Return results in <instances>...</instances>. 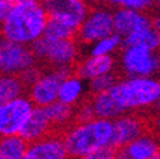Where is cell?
Segmentation results:
<instances>
[{
	"mask_svg": "<svg viewBox=\"0 0 160 159\" xmlns=\"http://www.w3.org/2000/svg\"><path fill=\"white\" fill-rule=\"evenodd\" d=\"M94 116L114 120L132 110H160V77H126L90 100Z\"/></svg>",
	"mask_w": 160,
	"mask_h": 159,
	"instance_id": "cell-1",
	"label": "cell"
},
{
	"mask_svg": "<svg viewBox=\"0 0 160 159\" xmlns=\"http://www.w3.org/2000/svg\"><path fill=\"white\" fill-rule=\"evenodd\" d=\"M49 14L43 3L36 0H14L9 14L0 26L3 39L32 46L44 36Z\"/></svg>",
	"mask_w": 160,
	"mask_h": 159,
	"instance_id": "cell-2",
	"label": "cell"
},
{
	"mask_svg": "<svg viewBox=\"0 0 160 159\" xmlns=\"http://www.w3.org/2000/svg\"><path fill=\"white\" fill-rule=\"evenodd\" d=\"M63 140L69 158L83 159L99 149L113 148V122L99 118L76 122L64 130Z\"/></svg>",
	"mask_w": 160,
	"mask_h": 159,
	"instance_id": "cell-3",
	"label": "cell"
},
{
	"mask_svg": "<svg viewBox=\"0 0 160 159\" xmlns=\"http://www.w3.org/2000/svg\"><path fill=\"white\" fill-rule=\"evenodd\" d=\"M36 60L46 62L53 69L70 70V67L77 62L79 50L72 39L69 40H50L42 37L34 45L30 46Z\"/></svg>",
	"mask_w": 160,
	"mask_h": 159,
	"instance_id": "cell-4",
	"label": "cell"
},
{
	"mask_svg": "<svg viewBox=\"0 0 160 159\" xmlns=\"http://www.w3.org/2000/svg\"><path fill=\"white\" fill-rule=\"evenodd\" d=\"M119 67L127 77H156L160 73V53L144 47H123Z\"/></svg>",
	"mask_w": 160,
	"mask_h": 159,
	"instance_id": "cell-5",
	"label": "cell"
},
{
	"mask_svg": "<svg viewBox=\"0 0 160 159\" xmlns=\"http://www.w3.org/2000/svg\"><path fill=\"white\" fill-rule=\"evenodd\" d=\"M34 108L36 106L26 96L0 103V138L20 135Z\"/></svg>",
	"mask_w": 160,
	"mask_h": 159,
	"instance_id": "cell-6",
	"label": "cell"
},
{
	"mask_svg": "<svg viewBox=\"0 0 160 159\" xmlns=\"http://www.w3.org/2000/svg\"><path fill=\"white\" fill-rule=\"evenodd\" d=\"M70 75V70L52 69L42 72L39 79L29 87V99L36 108H47L59 102V90L63 79Z\"/></svg>",
	"mask_w": 160,
	"mask_h": 159,
	"instance_id": "cell-7",
	"label": "cell"
},
{
	"mask_svg": "<svg viewBox=\"0 0 160 159\" xmlns=\"http://www.w3.org/2000/svg\"><path fill=\"white\" fill-rule=\"evenodd\" d=\"M34 63L36 57L29 46L0 39V75L20 76Z\"/></svg>",
	"mask_w": 160,
	"mask_h": 159,
	"instance_id": "cell-8",
	"label": "cell"
},
{
	"mask_svg": "<svg viewBox=\"0 0 160 159\" xmlns=\"http://www.w3.org/2000/svg\"><path fill=\"white\" fill-rule=\"evenodd\" d=\"M113 33V12L107 7H94L89 10L84 22L77 30L80 42L87 45H93Z\"/></svg>",
	"mask_w": 160,
	"mask_h": 159,
	"instance_id": "cell-9",
	"label": "cell"
},
{
	"mask_svg": "<svg viewBox=\"0 0 160 159\" xmlns=\"http://www.w3.org/2000/svg\"><path fill=\"white\" fill-rule=\"evenodd\" d=\"M43 6L49 19L63 23L73 32L79 30L89 13V7L82 0H47Z\"/></svg>",
	"mask_w": 160,
	"mask_h": 159,
	"instance_id": "cell-10",
	"label": "cell"
},
{
	"mask_svg": "<svg viewBox=\"0 0 160 159\" xmlns=\"http://www.w3.org/2000/svg\"><path fill=\"white\" fill-rule=\"evenodd\" d=\"M113 122V148H122L127 146L139 136L146 132L144 120L137 115L127 113L112 120Z\"/></svg>",
	"mask_w": 160,
	"mask_h": 159,
	"instance_id": "cell-11",
	"label": "cell"
},
{
	"mask_svg": "<svg viewBox=\"0 0 160 159\" xmlns=\"http://www.w3.org/2000/svg\"><path fill=\"white\" fill-rule=\"evenodd\" d=\"M152 24H153L152 17L147 16L146 13H142V12H134V10L127 9H116L113 12L114 33L122 39H124L140 29L152 26Z\"/></svg>",
	"mask_w": 160,
	"mask_h": 159,
	"instance_id": "cell-12",
	"label": "cell"
},
{
	"mask_svg": "<svg viewBox=\"0 0 160 159\" xmlns=\"http://www.w3.org/2000/svg\"><path fill=\"white\" fill-rule=\"evenodd\" d=\"M67 156L63 138L50 133L43 139L29 143L26 159H67Z\"/></svg>",
	"mask_w": 160,
	"mask_h": 159,
	"instance_id": "cell-13",
	"label": "cell"
},
{
	"mask_svg": "<svg viewBox=\"0 0 160 159\" xmlns=\"http://www.w3.org/2000/svg\"><path fill=\"white\" fill-rule=\"evenodd\" d=\"M126 159H156L160 156V138L153 133L144 132L133 142L122 149Z\"/></svg>",
	"mask_w": 160,
	"mask_h": 159,
	"instance_id": "cell-14",
	"label": "cell"
},
{
	"mask_svg": "<svg viewBox=\"0 0 160 159\" xmlns=\"http://www.w3.org/2000/svg\"><path fill=\"white\" fill-rule=\"evenodd\" d=\"M116 67V60L113 56H87L83 59L77 66V75L83 80L96 79L106 75H113V70Z\"/></svg>",
	"mask_w": 160,
	"mask_h": 159,
	"instance_id": "cell-15",
	"label": "cell"
},
{
	"mask_svg": "<svg viewBox=\"0 0 160 159\" xmlns=\"http://www.w3.org/2000/svg\"><path fill=\"white\" fill-rule=\"evenodd\" d=\"M52 129H53V128H52V123H50L44 109H42V108H34L33 113L30 115L29 120H27V123L24 125L20 136H22L24 140H27L29 143H33V142H36V140H40V139H43V138H46L47 135H50L49 132Z\"/></svg>",
	"mask_w": 160,
	"mask_h": 159,
	"instance_id": "cell-16",
	"label": "cell"
},
{
	"mask_svg": "<svg viewBox=\"0 0 160 159\" xmlns=\"http://www.w3.org/2000/svg\"><path fill=\"white\" fill-rule=\"evenodd\" d=\"M87 90L86 80H83L79 75H67L60 85L59 90V102L63 105L74 108L80 105L83 100L84 93Z\"/></svg>",
	"mask_w": 160,
	"mask_h": 159,
	"instance_id": "cell-17",
	"label": "cell"
},
{
	"mask_svg": "<svg viewBox=\"0 0 160 159\" xmlns=\"http://www.w3.org/2000/svg\"><path fill=\"white\" fill-rule=\"evenodd\" d=\"M130 46L144 47V49L157 52L160 49V34L153 27V24L144 27V29H140L123 39V47Z\"/></svg>",
	"mask_w": 160,
	"mask_h": 159,
	"instance_id": "cell-18",
	"label": "cell"
},
{
	"mask_svg": "<svg viewBox=\"0 0 160 159\" xmlns=\"http://www.w3.org/2000/svg\"><path fill=\"white\" fill-rule=\"evenodd\" d=\"M44 112L52 123V128L54 129H63V128L69 129L72 126L70 123L73 122V119H76V109L60 102L44 108Z\"/></svg>",
	"mask_w": 160,
	"mask_h": 159,
	"instance_id": "cell-19",
	"label": "cell"
},
{
	"mask_svg": "<svg viewBox=\"0 0 160 159\" xmlns=\"http://www.w3.org/2000/svg\"><path fill=\"white\" fill-rule=\"evenodd\" d=\"M29 142L20 135L0 138V155L3 159H26Z\"/></svg>",
	"mask_w": 160,
	"mask_h": 159,
	"instance_id": "cell-20",
	"label": "cell"
},
{
	"mask_svg": "<svg viewBox=\"0 0 160 159\" xmlns=\"http://www.w3.org/2000/svg\"><path fill=\"white\" fill-rule=\"evenodd\" d=\"M24 85L19 76L0 75V103H6L23 96Z\"/></svg>",
	"mask_w": 160,
	"mask_h": 159,
	"instance_id": "cell-21",
	"label": "cell"
},
{
	"mask_svg": "<svg viewBox=\"0 0 160 159\" xmlns=\"http://www.w3.org/2000/svg\"><path fill=\"white\" fill-rule=\"evenodd\" d=\"M120 47H123V39L116 33L103 37L96 43L90 45L89 56H112Z\"/></svg>",
	"mask_w": 160,
	"mask_h": 159,
	"instance_id": "cell-22",
	"label": "cell"
},
{
	"mask_svg": "<svg viewBox=\"0 0 160 159\" xmlns=\"http://www.w3.org/2000/svg\"><path fill=\"white\" fill-rule=\"evenodd\" d=\"M74 33L76 32H73L72 29L64 26L63 23L56 22L53 19H49L46 30H44V37L50 40H69V39H72V36Z\"/></svg>",
	"mask_w": 160,
	"mask_h": 159,
	"instance_id": "cell-23",
	"label": "cell"
},
{
	"mask_svg": "<svg viewBox=\"0 0 160 159\" xmlns=\"http://www.w3.org/2000/svg\"><path fill=\"white\" fill-rule=\"evenodd\" d=\"M116 82L117 80L114 77V75H106V76L96 77V79L89 82V90L93 93V96L94 95H100V93H104L112 89Z\"/></svg>",
	"mask_w": 160,
	"mask_h": 159,
	"instance_id": "cell-24",
	"label": "cell"
},
{
	"mask_svg": "<svg viewBox=\"0 0 160 159\" xmlns=\"http://www.w3.org/2000/svg\"><path fill=\"white\" fill-rule=\"evenodd\" d=\"M112 6L116 9H127V10H134V12H142L146 13V10L153 7V2L149 0H114L112 2Z\"/></svg>",
	"mask_w": 160,
	"mask_h": 159,
	"instance_id": "cell-25",
	"label": "cell"
},
{
	"mask_svg": "<svg viewBox=\"0 0 160 159\" xmlns=\"http://www.w3.org/2000/svg\"><path fill=\"white\" fill-rule=\"evenodd\" d=\"M94 112H93V108L90 105V102L86 103H82L76 109V122H89V120L94 119Z\"/></svg>",
	"mask_w": 160,
	"mask_h": 159,
	"instance_id": "cell-26",
	"label": "cell"
},
{
	"mask_svg": "<svg viewBox=\"0 0 160 159\" xmlns=\"http://www.w3.org/2000/svg\"><path fill=\"white\" fill-rule=\"evenodd\" d=\"M40 75H42V72H40L36 66H33V67H30V69H27L26 72H23L19 77H20V80L23 82L24 86H29L30 87L37 79H39Z\"/></svg>",
	"mask_w": 160,
	"mask_h": 159,
	"instance_id": "cell-27",
	"label": "cell"
},
{
	"mask_svg": "<svg viewBox=\"0 0 160 159\" xmlns=\"http://www.w3.org/2000/svg\"><path fill=\"white\" fill-rule=\"evenodd\" d=\"M112 156H114L113 148H104V149H99L96 152L90 153L83 159H110Z\"/></svg>",
	"mask_w": 160,
	"mask_h": 159,
	"instance_id": "cell-28",
	"label": "cell"
},
{
	"mask_svg": "<svg viewBox=\"0 0 160 159\" xmlns=\"http://www.w3.org/2000/svg\"><path fill=\"white\" fill-rule=\"evenodd\" d=\"M12 4H13V2H10V0H0V26L6 20L7 14L12 9Z\"/></svg>",
	"mask_w": 160,
	"mask_h": 159,
	"instance_id": "cell-29",
	"label": "cell"
},
{
	"mask_svg": "<svg viewBox=\"0 0 160 159\" xmlns=\"http://www.w3.org/2000/svg\"><path fill=\"white\" fill-rule=\"evenodd\" d=\"M152 20H153V27L157 30V32H159V34H160V14L152 17Z\"/></svg>",
	"mask_w": 160,
	"mask_h": 159,
	"instance_id": "cell-30",
	"label": "cell"
},
{
	"mask_svg": "<svg viewBox=\"0 0 160 159\" xmlns=\"http://www.w3.org/2000/svg\"><path fill=\"white\" fill-rule=\"evenodd\" d=\"M156 129H157V136L160 138V116L156 119Z\"/></svg>",
	"mask_w": 160,
	"mask_h": 159,
	"instance_id": "cell-31",
	"label": "cell"
},
{
	"mask_svg": "<svg viewBox=\"0 0 160 159\" xmlns=\"http://www.w3.org/2000/svg\"><path fill=\"white\" fill-rule=\"evenodd\" d=\"M110 159H126V158H124V156L122 155V153H120V155H114V156H112Z\"/></svg>",
	"mask_w": 160,
	"mask_h": 159,
	"instance_id": "cell-32",
	"label": "cell"
},
{
	"mask_svg": "<svg viewBox=\"0 0 160 159\" xmlns=\"http://www.w3.org/2000/svg\"><path fill=\"white\" fill-rule=\"evenodd\" d=\"M157 6H159V7H160V2H157Z\"/></svg>",
	"mask_w": 160,
	"mask_h": 159,
	"instance_id": "cell-33",
	"label": "cell"
},
{
	"mask_svg": "<svg viewBox=\"0 0 160 159\" xmlns=\"http://www.w3.org/2000/svg\"><path fill=\"white\" fill-rule=\"evenodd\" d=\"M0 159H3V156H2V155H0Z\"/></svg>",
	"mask_w": 160,
	"mask_h": 159,
	"instance_id": "cell-34",
	"label": "cell"
},
{
	"mask_svg": "<svg viewBox=\"0 0 160 159\" xmlns=\"http://www.w3.org/2000/svg\"><path fill=\"white\" fill-rule=\"evenodd\" d=\"M156 159H160V156H157V158H156Z\"/></svg>",
	"mask_w": 160,
	"mask_h": 159,
	"instance_id": "cell-35",
	"label": "cell"
}]
</instances>
